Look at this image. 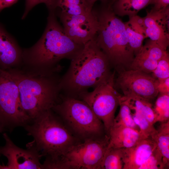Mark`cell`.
<instances>
[{
    "label": "cell",
    "instance_id": "6da1fadb",
    "mask_svg": "<svg viewBox=\"0 0 169 169\" xmlns=\"http://www.w3.org/2000/svg\"><path fill=\"white\" fill-rule=\"evenodd\" d=\"M69 68L60 79V93L78 99L90 88L107 82L115 74L104 53L97 45L95 37L86 43L71 59Z\"/></svg>",
    "mask_w": 169,
    "mask_h": 169
},
{
    "label": "cell",
    "instance_id": "7a4b0ae2",
    "mask_svg": "<svg viewBox=\"0 0 169 169\" xmlns=\"http://www.w3.org/2000/svg\"><path fill=\"white\" fill-rule=\"evenodd\" d=\"M7 69L18 87L23 108L32 120L59 101V71L23 67Z\"/></svg>",
    "mask_w": 169,
    "mask_h": 169
},
{
    "label": "cell",
    "instance_id": "3957f363",
    "mask_svg": "<svg viewBox=\"0 0 169 169\" xmlns=\"http://www.w3.org/2000/svg\"><path fill=\"white\" fill-rule=\"evenodd\" d=\"M49 10L47 24L39 39L32 47L22 49L23 67L51 70L62 69V59H71L84 45L77 44L65 33L58 22L55 11Z\"/></svg>",
    "mask_w": 169,
    "mask_h": 169
},
{
    "label": "cell",
    "instance_id": "277c9868",
    "mask_svg": "<svg viewBox=\"0 0 169 169\" xmlns=\"http://www.w3.org/2000/svg\"><path fill=\"white\" fill-rule=\"evenodd\" d=\"M23 127L33 138L32 144L42 156L46 157L44 163L59 160L81 142L52 109L42 112Z\"/></svg>",
    "mask_w": 169,
    "mask_h": 169
},
{
    "label": "cell",
    "instance_id": "5b68a950",
    "mask_svg": "<svg viewBox=\"0 0 169 169\" xmlns=\"http://www.w3.org/2000/svg\"><path fill=\"white\" fill-rule=\"evenodd\" d=\"M99 28L96 43L118 72L129 69L135 57L129 45L125 23L110 8L98 12Z\"/></svg>",
    "mask_w": 169,
    "mask_h": 169
},
{
    "label": "cell",
    "instance_id": "8992f818",
    "mask_svg": "<svg viewBox=\"0 0 169 169\" xmlns=\"http://www.w3.org/2000/svg\"><path fill=\"white\" fill-rule=\"evenodd\" d=\"M52 109L80 140L101 138L106 135L102 122L82 100L60 94L59 101Z\"/></svg>",
    "mask_w": 169,
    "mask_h": 169
},
{
    "label": "cell",
    "instance_id": "52a82bcc",
    "mask_svg": "<svg viewBox=\"0 0 169 169\" xmlns=\"http://www.w3.org/2000/svg\"><path fill=\"white\" fill-rule=\"evenodd\" d=\"M109 137L85 140L73 146L58 160L51 169H101Z\"/></svg>",
    "mask_w": 169,
    "mask_h": 169
},
{
    "label": "cell",
    "instance_id": "ba28073f",
    "mask_svg": "<svg viewBox=\"0 0 169 169\" xmlns=\"http://www.w3.org/2000/svg\"><path fill=\"white\" fill-rule=\"evenodd\" d=\"M32 120L23 110L18 87L8 70L0 68V124L5 131L24 127Z\"/></svg>",
    "mask_w": 169,
    "mask_h": 169
},
{
    "label": "cell",
    "instance_id": "9c48e42d",
    "mask_svg": "<svg viewBox=\"0 0 169 169\" xmlns=\"http://www.w3.org/2000/svg\"><path fill=\"white\" fill-rule=\"evenodd\" d=\"M115 74L106 82L82 95L79 99L86 103L103 123L108 136L112 126L121 95L114 87Z\"/></svg>",
    "mask_w": 169,
    "mask_h": 169
},
{
    "label": "cell",
    "instance_id": "30bf717a",
    "mask_svg": "<svg viewBox=\"0 0 169 169\" xmlns=\"http://www.w3.org/2000/svg\"><path fill=\"white\" fill-rule=\"evenodd\" d=\"M118 73L114 86L120 88L124 95L133 94L151 102L157 96L158 80L149 74L132 69Z\"/></svg>",
    "mask_w": 169,
    "mask_h": 169
},
{
    "label": "cell",
    "instance_id": "8fae6325",
    "mask_svg": "<svg viewBox=\"0 0 169 169\" xmlns=\"http://www.w3.org/2000/svg\"><path fill=\"white\" fill-rule=\"evenodd\" d=\"M59 16L65 33L76 44L84 45L95 37L99 24L97 11L73 15L59 13Z\"/></svg>",
    "mask_w": 169,
    "mask_h": 169
},
{
    "label": "cell",
    "instance_id": "7c38bea8",
    "mask_svg": "<svg viewBox=\"0 0 169 169\" xmlns=\"http://www.w3.org/2000/svg\"><path fill=\"white\" fill-rule=\"evenodd\" d=\"M3 135L5 143L0 146V155L5 156L8 162L6 166L0 165V169H42L40 161L42 156L31 143L27 149H23L16 145L6 133Z\"/></svg>",
    "mask_w": 169,
    "mask_h": 169
},
{
    "label": "cell",
    "instance_id": "4fadbf2b",
    "mask_svg": "<svg viewBox=\"0 0 169 169\" xmlns=\"http://www.w3.org/2000/svg\"><path fill=\"white\" fill-rule=\"evenodd\" d=\"M147 38L167 50L169 44V8L158 11L152 9L142 18Z\"/></svg>",
    "mask_w": 169,
    "mask_h": 169
},
{
    "label": "cell",
    "instance_id": "5bb4252c",
    "mask_svg": "<svg viewBox=\"0 0 169 169\" xmlns=\"http://www.w3.org/2000/svg\"><path fill=\"white\" fill-rule=\"evenodd\" d=\"M23 50L0 23V68L9 69L22 66Z\"/></svg>",
    "mask_w": 169,
    "mask_h": 169
},
{
    "label": "cell",
    "instance_id": "9a60e30c",
    "mask_svg": "<svg viewBox=\"0 0 169 169\" xmlns=\"http://www.w3.org/2000/svg\"><path fill=\"white\" fill-rule=\"evenodd\" d=\"M166 51L156 42L149 39L135 56L129 69L148 74L152 73Z\"/></svg>",
    "mask_w": 169,
    "mask_h": 169
},
{
    "label": "cell",
    "instance_id": "2e32d148",
    "mask_svg": "<svg viewBox=\"0 0 169 169\" xmlns=\"http://www.w3.org/2000/svg\"><path fill=\"white\" fill-rule=\"evenodd\" d=\"M156 147L151 137H148L131 147L122 148L123 169H139Z\"/></svg>",
    "mask_w": 169,
    "mask_h": 169
},
{
    "label": "cell",
    "instance_id": "e0dca14e",
    "mask_svg": "<svg viewBox=\"0 0 169 169\" xmlns=\"http://www.w3.org/2000/svg\"><path fill=\"white\" fill-rule=\"evenodd\" d=\"M108 136L109 142L107 148H129L147 138L136 130L115 122L110 129Z\"/></svg>",
    "mask_w": 169,
    "mask_h": 169
},
{
    "label": "cell",
    "instance_id": "ac0fdd59",
    "mask_svg": "<svg viewBox=\"0 0 169 169\" xmlns=\"http://www.w3.org/2000/svg\"><path fill=\"white\" fill-rule=\"evenodd\" d=\"M125 24L129 43L135 57L142 48L144 40L147 38L142 18L137 15L129 17Z\"/></svg>",
    "mask_w": 169,
    "mask_h": 169
},
{
    "label": "cell",
    "instance_id": "d6986e66",
    "mask_svg": "<svg viewBox=\"0 0 169 169\" xmlns=\"http://www.w3.org/2000/svg\"><path fill=\"white\" fill-rule=\"evenodd\" d=\"M123 96L131 113L143 116L153 125L157 122V116L151 101L133 94Z\"/></svg>",
    "mask_w": 169,
    "mask_h": 169
},
{
    "label": "cell",
    "instance_id": "ffe728a7",
    "mask_svg": "<svg viewBox=\"0 0 169 169\" xmlns=\"http://www.w3.org/2000/svg\"><path fill=\"white\" fill-rule=\"evenodd\" d=\"M60 9L59 13L68 15L84 14L90 12L85 0H53L49 9Z\"/></svg>",
    "mask_w": 169,
    "mask_h": 169
},
{
    "label": "cell",
    "instance_id": "44dd1931",
    "mask_svg": "<svg viewBox=\"0 0 169 169\" xmlns=\"http://www.w3.org/2000/svg\"><path fill=\"white\" fill-rule=\"evenodd\" d=\"M156 133L151 138L163 157L167 168L169 166V120L161 122Z\"/></svg>",
    "mask_w": 169,
    "mask_h": 169
},
{
    "label": "cell",
    "instance_id": "7402d4cb",
    "mask_svg": "<svg viewBox=\"0 0 169 169\" xmlns=\"http://www.w3.org/2000/svg\"><path fill=\"white\" fill-rule=\"evenodd\" d=\"M151 0H118L114 12L120 16L129 17L137 15L141 9L150 4Z\"/></svg>",
    "mask_w": 169,
    "mask_h": 169
},
{
    "label": "cell",
    "instance_id": "603a6c76",
    "mask_svg": "<svg viewBox=\"0 0 169 169\" xmlns=\"http://www.w3.org/2000/svg\"><path fill=\"white\" fill-rule=\"evenodd\" d=\"M122 148H108L104 155L101 169H123Z\"/></svg>",
    "mask_w": 169,
    "mask_h": 169
},
{
    "label": "cell",
    "instance_id": "cb8c5ba5",
    "mask_svg": "<svg viewBox=\"0 0 169 169\" xmlns=\"http://www.w3.org/2000/svg\"><path fill=\"white\" fill-rule=\"evenodd\" d=\"M119 105V111L115 118L114 122L123 125L139 131L140 128L133 120L131 109L123 95H121L120 97Z\"/></svg>",
    "mask_w": 169,
    "mask_h": 169
},
{
    "label": "cell",
    "instance_id": "d4e9b609",
    "mask_svg": "<svg viewBox=\"0 0 169 169\" xmlns=\"http://www.w3.org/2000/svg\"><path fill=\"white\" fill-rule=\"evenodd\" d=\"M153 108L157 122H161L169 120V94H160Z\"/></svg>",
    "mask_w": 169,
    "mask_h": 169
},
{
    "label": "cell",
    "instance_id": "484cf974",
    "mask_svg": "<svg viewBox=\"0 0 169 169\" xmlns=\"http://www.w3.org/2000/svg\"><path fill=\"white\" fill-rule=\"evenodd\" d=\"M164 169L167 168L162 155L156 147L139 168V169Z\"/></svg>",
    "mask_w": 169,
    "mask_h": 169
},
{
    "label": "cell",
    "instance_id": "4316f807",
    "mask_svg": "<svg viewBox=\"0 0 169 169\" xmlns=\"http://www.w3.org/2000/svg\"><path fill=\"white\" fill-rule=\"evenodd\" d=\"M133 120L140 128L139 132L146 137H152L156 132L154 125L151 124L143 116L132 113Z\"/></svg>",
    "mask_w": 169,
    "mask_h": 169
},
{
    "label": "cell",
    "instance_id": "83f0119b",
    "mask_svg": "<svg viewBox=\"0 0 169 169\" xmlns=\"http://www.w3.org/2000/svg\"><path fill=\"white\" fill-rule=\"evenodd\" d=\"M152 73L153 77L158 80L169 78V55L167 50L159 60L156 68Z\"/></svg>",
    "mask_w": 169,
    "mask_h": 169
},
{
    "label": "cell",
    "instance_id": "f1b7e54d",
    "mask_svg": "<svg viewBox=\"0 0 169 169\" xmlns=\"http://www.w3.org/2000/svg\"><path fill=\"white\" fill-rule=\"evenodd\" d=\"M53 0H26L25 10L22 17L24 19L29 11L36 5L41 3L46 4L49 8Z\"/></svg>",
    "mask_w": 169,
    "mask_h": 169
},
{
    "label": "cell",
    "instance_id": "f546056e",
    "mask_svg": "<svg viewBox=\"0 0 169 169\" xmlns=\"http://www.w3.org/2000/svg\"><path fill=\"white\" fill-rule=\"evenodd\" d=\"M158 81L157 88L158 93L169 94V78Z\"/></svg>",
    "mask_w": 169,
    "mask_h": 169
},
{
    "label": "cell",
    "instance_id": "4dcf8cb0",
    "mask_svg": "<svg viewBox=\"0 0 169 169\" xmlns=\"http://www.w3.org/2000/svg\"><path fill=\"white\" fill-rule=\"evenodd\" d=\"M150 4L154 5L153 10L158 11L169 6V0H151Z\"/></svg>",
    "mask_w": 169,
    "mask_h": 169
},
{
    "label": "cell",
    "instance_id": "1f68e13d",
    "mask_svg": "<svg viewBox=\"0 0 169 169\" xmlns=\"http://www.w3.org/2000/svg\"><path fill=\"white\" fill-rule=\"evenodd\" d=\"M18 0H0V12L5 8L15 3Z\"/></svg>",
    "mask_w": 169,
    "mask_h": 169
},
{
    "label": "cell",
    "instance_id": "d6a6232c",
    "mask_svg": "<svg viewBox=\"0 0 169 169\" xmlns=\"http://www.w3.org/2000/svg\"><path fill=\"white\" fill-rule=\"evenodd\" d=\"M90 8L92 9V7L95 3L99 0H85Z\"/></svg>",
    "mask_w": 169,
    "mask_h": 169
},
{
    "label": "cell",
    "instance_id": "836d02e7",
    "mask_svg": "<svg viewBox=\"0 0 169 169\" xmlns=\"http://www.w3.org/2000/svg\"><path fill=\"white\" fill-rule=\"evenodd\" d=\"M5 131V130L0 124V133Z\"/></svg>",
    "mask_w": 169,
    "mask_h": 169
}]
</instances>
